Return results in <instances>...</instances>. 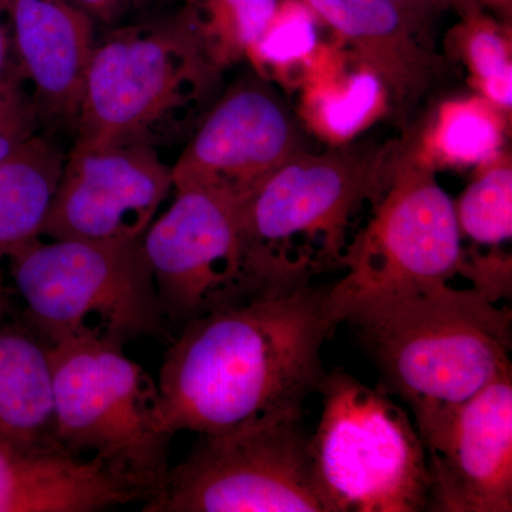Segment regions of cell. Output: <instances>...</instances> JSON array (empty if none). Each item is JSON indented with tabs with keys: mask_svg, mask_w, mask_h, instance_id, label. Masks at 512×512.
Masks as SVG:
<instances>
[{
	"mask_svg": "<svg viewBox=\"0 0 512 512\" xmlns=\"http://www.w3.org/2000/svg\"><path fill=\"white\" fill-rule=\"evenodd\" d=\"M326 293L315 285L261 293L184 325L157 380L164 429L212 436L301 419L336 330Z\"/></svg>",
	"mask_w": 512,
	"mask_h": 512,
	"instance_id": "cell-1",
	"label": "cell"
},
{
	"mask_svg": "<svg viewBox=\"0 0 512 512\" xmlns=\"http://www.w3.org/2000/svg\"><path fill=\"white\" fill-rule=\"evenodd\" d=\"M406 404L424 447L488 384L512 373L510 309L450 282L417 286L363 305L346 319Z\"/></svg>",
	"mask_w": 512,
	"mask_h": 512,
	"instance_id": "cell-2",
	"label": "cell"
},
{
	"mask_svg": "<svg viewBox=\"0 0 512 512\" xmlns=\"http://www.w3.org/2000/svg\"><path fill=\"white\" fill-rule=\"evenodd\" d=\"M397 154L363 144L303 151L242 202L245 262L258 295L313 285L342 268L353 224L386 188Z\"/></svg>",
	"mask_w": 512,
	"mask_h": 512,
	"instance_id": "cell-3",
	"label": "cell"
},
{
	"mask_svg": "<svg viewBox=\"0 0 512 512\" xmlns=\"http://www.w3.org/2000/svg\"><path fill=\"white\" fill-rule=\"evenodd\" d=\"M221 67L183 16L110 30L84 84L76 144L158 148L194 131L215 101Z\"/></svg>",
	"mask_w": 512,
	"mask_h": 512,
	"instance_id": "cell-4",
	"label": "cell"
},
{
	"mask_svg": "<svg viewBox=\"0 0 512 512\" xmlns=\"http://www.w3.org/2000/svg\"><path fill=\"white\" fill-rule=\"evenodd\" d=\"M20 315L52 345L124 346L168 325L143 239H42L9 258Z\"/></svg>",
	"mask_w": 512,
	"mask_h": 512,
	"instance_id": "cell-5",
	"label": "cell"
},
{
	"mask_svg": "<svg viewBox=\"0 0 512 512\" xmlns=\"http://www.w3.org/2000/svg\"><path fill=\"white\" fill-rule=\"evenodd\" d=\"M318 393L322 412L309 454L323 510H429L427 451L409 413L342 369L326 372Z\"/></svg>",
	"mask_w": 512,
	"mask_h": 512,
	"instance_id": "cell-6",
	"label": "cell"
},
{
	"mask_svg": "<svg viewBox=\"0 0 512 512\" xmlns=\"http://www.w3.org/2000/svg\"><path fill=\"white\" fill-rule=\"evenodd\" d=\"M53 427L64 450L93 457L154 497L168 470L171 436L157 380L109 343L50 346ZM147 500V501H148Z\"/></svg>",
	"mask_w": 512,
	"mask_h": 512,
	"instance_id": "cell-7",
	"label": "cell"
},
{
	"mask_svg": "<svg viewBox=\"0 0 512 512\" xmlns=\"http://www.w3.org/2000/svg\"><path fill=\"white\" fill-rule=\"evenodd\" d=\"M370 207L343 259L346 275L326 293L336 328L366 303L458 275L456 207L430 168L397 164Z\"/></svg>",
	"mask_w": 512,
	"mask_h": 512,
	"instance_id": "cell-8",
	"label": "cell"
},
{
	"mask_svg": "<svg viewBox=\"0 0 512 512\" xmlns=\"http://www.w3.org/2000/svg\"><path fill=\"white\" fill-rule=\"evenodd\" d=\"M144 512H325L301 419L201 436Z\"/></svg>",
	"mask_w": 512,
	"mask_h": 512,
	"instance_id": "cell-9",
	"label": "cell"
},
{
	"mask_svg": "<svg viewBox=\"0 0 512 512\" xmlns=\"http://www.w3.org/2000/svg\"><path fill=\"white\" fill-rule=\"evenodd\" d=\"M143 248L167 323L183 328L258 296L245 262L241 204L220 192L175 190Z\"/></svg>",
	"mask_w": 512,
	"mask_h": 512,
	"instance_id": "cell-10",
	"label": "cell"
},
{
	"mask_svg": "<svg viewBox=\"0 0 512 512\" xmlns=\"http://www.w3.org/2000/svg\"><path fill=\"white\" fill-rule=\"evenodd\" d=\"M306 137L271 84L247 77L212 103L173 170L175 190L201 188L242 204L269 175L299 156Z\"/></svg>",
	"mask_w": 512,
	"mask_h": 512,
	"instance_id": "cell-11",
	"label": "cell"
},
{
	"mask_svg": "<svg viewBox=\"0 0 512 512\" xmlns=\"http://www.w3.org/2000/svg\"><path fill=\"white\" fill-rule=\"evenodd\" d=\"M174 188L157 148L74 143L42 237L120 242L143 239Z\"/></svg>",
	"mask_w": 512,
	"mask_h": 512,
	"instance_id": "cell-12",
	"label": "cell"
},
{
	"mask_svg": "<svg viewBox=\"0 0 512 512\" xmlns=\"http://www.w3.org/2000/svg\"><path fill=\"white\" fill-rule=\"evenodd\" d=\"M429 510L512 511V373L488 384L426 446Z\"/></svg>",
	"mask_w": 512,
	"mask_h": 512,
	"instance_id": "cell-13",
	"label": "cell"
},
{
	"mask_svg": "<svg viewBox=\"0 0 512 512\" xmlns=\"http://www.w3.org/2000/svg\"><path fill=\"white\" fill-rule=\"evenodd\" d=\"M375 74L394 119L407 124L446 80L447 63L426 26L393 0H306Z\"/></svg>",
	"mask_w": 512,
	"mask_h": 512,
	"instance_id": "cell-14",
	"label": "cell"
},
{
	"mask_svg": "<svg viewBox=\"0 0 512 512\" xmlns=\"http://www.w3.org/2000/svg\"><path fill=\"white\" fill-rule=\"evenodd\" d=\"M13 59L40 120L76 130L94 47V19L73 0H13Z\"/></svg>",
	"mask_w": 512,
	"mask_h": 512,
	"instance_id": "cell-15",
	"label": "cell"
},
{
	"mask_svg": "<svg viewBox=\"0 0 512 512\" xmlns=\"http://www.w3.org/2000/svg\"><path fill=\"white\" fill-rule=\"evenodd\" d=\"M148 500L93 457L0 439V512H96Z\"/></svg>",
	"mask_w": 512,
	"mask_h": 512,
	"instance_id": "cell-16",
	"label": "cell"
},
{
	"mask_svg": "<svg viewBox=\"0 0 512 512\" xmlns=\"http://www.w3.org/2000/svg\"><path fill=\"white\" fill-rule=\"evenodd\" d=\"M0 439L60 447L53 427L50 345L9 303L0 309Z\"/></svg>",
	"mask_w": 512,
	"mask_h": 512,
	"instance_id": "cell-17",
	"label": "cell"
},
{
	"mask_svg": "<svg viewBox=\"0 0 512 512\" xmlns=\"http://www.w3.org/2000/svg\"><path fill=\"white\" fill-rule=\"evenodd\" d=\"M454 207L460 237L473 244V248L461 249L458 275L488 301H510L512 259L503 247L512 237L511 165L485 168Z\"/></svg>",
	"mask_w": 512,
	"mask_h": 512,
	"instance_id": "cell-18",
	"label": "cell"
},
{
	"mask_svg": "<svg viewBox=\"0 0 512 512\" xmlns=\"http://www.w3.org/2000/svg\"><path fill=\"white\" fill-rule=\"evenodd\" d=\"M64 160L59 144L39 134L0 160V261L42 239Z\"/></svg>",
	"mask_w": 512,
	"mask_h": 512,
	"instance_id": "cell-19",
	"label": "cell"
},
{
	"mask_svg": "<svg viewBox=\"0 0 512 512\" xmlns=\"http://www.w3.org/2000/svg\"><path fill=\"white\" fill-rule=\"evenodd\" d=\"M278 9L279 0H187L180 15L222 69L254 49Z\"/></svg>",
	"mask_w": 512,
	"mask_h": 512,
	"instance_id": "cell-20",
	"label": "cell"
},
{
	"mask_svg": "<svg viewBox=\"0 0 512 512\" xmlns=\"http://www.w3.org/2000/svg\"><path fill=\"white\" fill-rule=\"evenodd\" d=\"M466 10L467 50L471 66L483 82L488 99L497 106L511 109L512 69L507 43L494 23L481 15L478 6Z\"/></svg>",
	"mask_w": 512,
	"mask_h": 512,
	"instance_id": "cell-21",
	"label": "cell"
},
{
	"mask_svg": "<svg viewBox=\"0 0 512 512\" xmlns=\"http://www.w3.org/2000/svg\"><path fill=\"white\" fill-rule=\"evenodd\" d=\"M500 128L490 114L477 106L454 107L441 124V153L458 164H485L494 160L500 147Z\"/></svg>",
	"mask_w": 512,
	"mask_h": 512,
	"instance_id": "cell-22",
	"label": "cell"
},
{
	"mask_svg": "<svg viewBox=\"0 0 512 512\" xmlns=\"http://www.w3.org/2000/svg\"><path fill=\"white\" fill-rule=\"evenodd\" d=\"M40 123L35 97L12 57L0 76V160L36 136Z\"/></svg>",
	"mask_w": 512,
	"mask_h": 512,
	"instance_id": "cell-23",
	"label": "cell"
},
{
	"mask_svg": "<svg viewBox=\"0 0 512 512\" xmlns=\"http://www.w3.org/2000/svg\"><path fill=\"white\" fill-rule=\"evenodd\" d=\"M382 93V84L375 74H356L342 93L333 94L323 101V123L335 136H352L369 119Z\"/></svg>",
	"mask_w": 512,
	"mask_h": 512,
	"instance_id": "cell-24",
	"label": "cell"
},
{
	"mask_svg": "<svg viewBox=\"0 0 512 512\" xmlns=\"http://www.w3.org/2000/svg\"><path fill=\"white\" fill-rule=\"evenodd\" d=\"M318 42L315 23L302 10L276 12L271 26L254 49L268 63L285 64L308 56Z\"/></svg>",
	"mask_w": 512,
	"mask_h": 512,
	"instance_id": "cell-25",
	"label": "cell"
},
{
	"mask_svg": "<svg viewBox=\"0 0 512 512\" xmlns=\"http://www.w3.org/2000/svg\"><path fill=\"white\" fill-rule=\"evenodd\" d=\"M84 12L99 22L114 25L130 13L157 2V0H73Z\"/></svg>",
	"mask_w": 512,
	"mask_h": 512,
	"instance_id": "cell-26",
	"label": "cell"
},
{
	"mask_svg": "<svg viewBox=\"0 0 512 512\" xmlns=\"http://www.w3.org/2000/svg\"><path fill=\"white\" fill-rule=\"evenodd\" d=\"M12 5L13 0H0V76L13 57Z\"/></svg>",
	"mask_w": 512,
	"mask_h": 512,
	"instance_id": "cell-27",
	"label": "cell"
},
{
	"mask_svg": "<svg viewBox=\"0 0 512 512\" xmlns=\"http://www.w3.org/2000/svg\"><path fill=\"white\" fill-rule=\"evenodd\" d=\"M396 5L419 20L421 25L429 26L431 16L439 9L436 0H393Z\"/></svg>",
	"mask_w": 512,
	"mask_h": 512,
	"instance_id": "cell-28",
	"label": "cell"
},
{
	"mask_svg": "<svg viewBox=\"0 0 512 512\" xmlns=\"http://www.w3.org/2000/svg\"><path fill=\"white\" fill-rule=\"evenodd\" d=\"M8 303V298H6L5 274H3L2 261H0V309L5 308Z\"/></svg>",
	"mask_w": 512,
	"mask_h": 512,
	"instance_id": "cell-29",
	"label": "cell"
},
{
	"mask_svg": "<svg viewBox=\"0 0 512 512\" xmlns=\"http://www.w3.org/2000/svg\"><path fill=\"white\" fill-rule=\"evenodd\" d=\"M441 2H446V0H441ZM457 2L463 3L464 8H470V6H478L476 0H457ZM484 2H491L494 5H505V3L510 2V0H484Z\"/></svg>",
	"mask_w": 512,
	"mask_h": 512,
	"instance_id": "cell-30",
	"label": "cell"
},
{
	"mask_svg": "<svg viewBox=\"0 0 512 512\" xmlns=\"http://www.w3.org/2000/svg\"><path fill=\"white\" fill-rule=\"evenodd\" d=\"M436 2H437V3H439V5H440V3H441V0H436Z\"/></svg>",
	"mask_w": 512,
	"mask_h": 512,
	"instance_id": "cell-31",
	"label": "cell"
}]
</instances>
